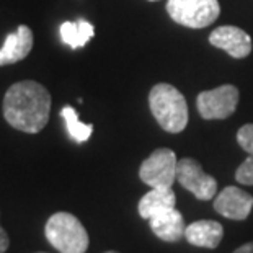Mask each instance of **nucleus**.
Wrapping results in <instances>:
<instances>
[{"mask_svg":"<svg viewBox=\"0 0 253 253\" xmlns=\"http://www.w3.org/2000/svg\"><path fill=\"white\" fill-rule=\"evenodd\" d=\"M232 253H253V242H249V244H244L242 247H239L237 250H234Z\"/></svg>","mask_w":253,"mask_h":253,"instance_id":"obj_19","label":"nucleus"},{"mask_svg":"<svg viewBox=\"0 0 253 253\" xmlns=\"http://www.w3.org/2000/svg\"><path fill=\"white\" fill-rule=\"evenodd\" d=\"M176 196L171 188H150L145 195L139 199L137 211L142 219L149 220L150 217L175 208Z\"/></svg>","mask_w":253,"mask_h":253,"instance_id":"obj_13","label":"nucleus"},{"mask_svg":"<svg viewBox=\"0 0 253 253\" xmlns=\"http://www.w3.org/2000/svg\"><path fill=\"white\" fill-rule=\"evenodd\" d=\"M150 111L167 132L178 134L188 126V103L183 93L170 84L154 85L149 93Z\"/></svg>","mask_w":253,"mask_h":253,"instance_id":"obj_2","label":"nucleus"},{"mask_svg":"<svg viewBox=\"0 0 253 253\" xmlns=\"http://www.w3.org/2000/svg\"><path fill=\"white\" fill-rule=\"evenodd\" d=\"M237 142L249 155H253V125H245L237 131Z\"/></svg>","mask_w":253,"mask_h":253,"instance_id":"obj_17","label":"nucleus"},{"mask_svg":"<svg viewBox=\"0 0 253 253\" xmlns=\"http://www.w3.org/2000/svg\"><path fill=\"white\" fill-rule=\"evenodd\" d=\"M33 49V31L26 25H20L15 33L5 38L3 46L0 47V66H8L23 61Z\"/></svg>","mask_w":253,"mask_h":253,"instance_id":"obj_10","label":"nucleus"},{"mask_svg":"<svg viewBox=\"0 0 253 253\" xmlns=\"http://www.w3.org/2000/svg\"><path fill=\"white\" fill-rule=\"evenodd\" d=\"M224 237V227L217 220H195V222L188 224L185 230V239L188 244L199 249H217L219 244L222 242Z\"/></svg>","mask_w":253,"mask_h":253,"instance_id":"obj_12","label":"nucleus"},{"mask_svg":"<svg viewBox=\"0 0 253 253\" xmlns=\"http://www.w3.org/2000/svg\"><path fill=\"white\" fill-rule=\"evenodd\" d=\"M105 253H118V252H115V250H108V252H105Z\"/></svg>","mask_w":253,"mask_h":253,"instance_id":"obj_20","label":"nucleus"},{"mask_svg":"<svg viewBox=\"0 0 253 253\" xmlns=\"http://www.w3.org/2000/svg\"><path fill=\"white\" fill-rule=\"evenodd\" d=\"M149 225L157 239L169 242V244H175V242L181 240L186 230L185 219H183L180 211H176V208L167 209L157 216L150 217Z\"/></svg>","mask_w":253,"mask_h":253,"instance_id":"obj_11","label":"nucleus"},{"mask_svg":"<svg viewBox=\"0 0 253 253\" xmlns=\"http://www.w3.org/2000/svg\"><path fill=\"white\" fill-rule=\"evenodd\" d=\"M46 240L59 253H85L90 245L87 229L71 212H56L44 225Z\"/></svg>","mask_w":253,"mask_h":253,"instance_id":"obj_3","label":"nucleus"},{"mask_svg":"<svg viewBox=\"0 0 253 253\" xmlns=\"http://www.w3.org/2000/svg\"><path fill=\"white\" fill-rule=\"evenodd\" d=\"M3 118L21 132L38 134L44 129L51 115V95L35 80H21L8 87L3 96Z\"/></svg>","mask_w":253,"mask_h":253,"instance_id":"obj_1","label":"nucleus"},{"mask_svg":"<svg viewBox=\"0 0 253 253\" xmlns=\"http://www.w3.org/2000/svg\"><path fill=\"white\" fill-rule=\"evenodd\" d=\"M36 253H46V252H36Z\"/></svg>","mask_w":253,"mask_h":253,"instance_id":"obj_22","label":"nucleus"},{"mask_svg":"<svg viewBox=\"0 0 253 253\" xmlns=\"http://www.w3.org/2000/svg\"><path fill=\"white\" fill-rule=\"evenodd\" d=\"M178 160L171 149H155L139 167V178L149 188H171L176 180Z\"/></svg>","mask_w":253,"mask_h":253,"instance_id":"obj_5","label":"nucleus"},{"mask_svg":"<svg viewBox=\"0 0 253 253\" xmlns=\"http://www.w3.org/2000/svg\"><path fill=\"white\" fill-rule=\"evenodd\" d=\"M235 180L240 185L253 186V155H249L235 171Z\"/></svg>","mask_w":253,"mask_h":253,"instance_id":"obj_16","label":"nucleus"},{"mask_svg":"<svg viewBox=\"0 0 253 253\" xmlns=\"http://www.w3.org/2000/svg\"><path fill=\"white\" fill-rule=\"evenodd\" d=\"M170 18L186 28H206L219 18L217 0H167Z\"/></svg>","mask_w":253,"mask_h":253,"instance_id":"obj_4","label":"nucleus"},{"mask_svg":"<svg viewBox=\"0 0 253 253\" xmlns=\"http://www.w3.org/2000/svg\"><path fill=\"white\" fill-rule=\"evenodd\" d=\"M239 96V90L230 84L201 91L196 98L198 111L204 120H225L237 110Z\"/></svg>","mask_w":253,"mask_h":253,"instance_id":"obj_6","label":"nucleus"},{"mask_svg":"<svg viewBox=\"0 0 253 253\" xmlns=\"http://www.w3.org/2000/svg\"><path fill=\"white\" fill-rule=\"evenodd\" d=\"M8 245H10V239H8V234L5 232L3 227L0 225V253H5L8 250Z\"/></svg>","mask_w":253,"mask_h":253,"instance_id":"obj_18","label":"nucleus"},{"mask_svg":"<svg viewBox=\"0 0 253 253\" xmlns=\"http://www.w3.org/2000/svg\"><path fill=\"white\" fill-rule=\"evenodd\" d=\"M253 209V196L239 186H227L214 198V211L225 219L245 220Z\"/></svg>","mask_w":253,"mask_h":253,"instance_id":"obj_8","label":"nucleus"},{"mask_svg":"<svg viewBox=\"0 0 253 253\" xmlns=\"http://www.w3.org/2000/svg\"><path fill=\"white\" fill-rule=\"evenodd\" d=\"M149 2H157V0H149Z\"/></svg>","mask_w":253,"mask_h":253,"instance_id":"obj_21","label":"nucleus"},{"mask_svg":"<svg viewBox=\"0 0 253 253\" xmlns=\"http://www.w3.org/2000/svg\"><path fill=\"white\" fill-rule=\"evenodd\" d=\"M209 42L235 59H244L252 52V38L237 26H219L209 36Z\"/></svg>","mask_w":253,"mask_h":253,"instance_id":"obj_9","label":"nucleus"},{"mask_svg":"<svg viewBox=\"0 0 253 253\" xmlns=\"http://www.w3.org/2000/svg\"><path fill=\"white\" fill-rule=\"evenodd\" d=\"M61 116L62 120L66 121V127L69 136L77 144H82L85 141H88L91 132H93V125H84L82 121L79 120V115L72 106H64L61 110Z\"/></svg>","mask_w":253,"mask_h":253,"instance_id":"obj_15","label":"nucleus"},{"mask_svg":"<svg viewBox=\"0 0 253 253\" xmlns=\"http://www.w3.org/2000/svg\"><path fill=\"white\" fill-rule=\"evenodd\" d=\"M59 33H61V40L64 44L71 46L72 49H79L93 38L95 30L93 25L88 23L87 20L79 18L77 21H64L61 28H59Z\"/></svg>","mask_w":253,"mask_h":253,"instance_id":"obj_14","label":"nucleus"},{"mask_svg":"<svg viewBox=\"0 0 253 253\" xmlns=\"http://www.w3.org/2000/svg\"><path fill=\"white\" fill-rule=\"evenodd\" d=\"M176 181L199 201H209L217 193V181L214 176L204 173L201 164L191 157L178 160Z\"/></svg>","mask_w":253,"mask_h":253,"instance_id":"obj_7","label":"nucleus"}]
</instances>
